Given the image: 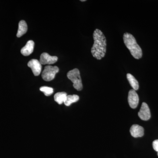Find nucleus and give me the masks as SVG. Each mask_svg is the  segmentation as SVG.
<instances>
[{
	"label": "nucleus",
	"mask_w": 158,
	"mask_h": 158,
	"mask_svg": "<svg viewBox=\"0 0 158 158\" xmlns=\"http://www.w3.org/2000/svg\"><path fill=\"white\" fill-rule=\"evenodd\" d=\"M94 40L91 49L92 56L95 59L100 60L105 56L106 51V40L105 35L100 30L96 29L93 33Z\"/></svg>",
	"instance_id": "obj_1"
},
{
	"label": "nucleus",
	"mask_w": 158,
	"mask_h": 158,
	"mask_svg": "<svg viewBox=\"0 0 158 158\" xmlns=\"http://www.w3.org/2000/svg\"><path fill=\"white\" fill-rule=\"evenodd\" d=\"M123 41L134 58L139 59L142 56V50L136 42L135 38L129 33H125L123 36Z\"/></svg>",
	"instance_id": "obj_2"
},
{
	"label": "nucleus",
	"mask_w": 158,
	"mask_h": 158,
	"mask_svg": "<svg viewBox=\"0 0 158 158\" xmlns=\"http://www.w3.org/2000/svg\"><path fill=\"white\" fill-rule=\"evenodd\" d=\"M67 77L73 83V86L76 90L80 91L83 89L81 79L80 72L77 69L69 71L67 73Z\"/></svg>",
	"instance_id": "obj_3"
},
{
	"label": "nucleus",
	"mask_w": 158,
	"mask_h": 158,
	"mask_svg": "<svg viewBox=\"0 0 158 158\" xmlns=\"http://www.w3.org/2000/svg\"><path fill=\"white\" fill-rule=\"evenodd\" d=\"M59 71V68L56 66L47 65L44 67L42 73V78L44 81H50L55 78L56 74Z\"/></svg>",
	"instance_id": "obj_4"
},
{
	"label": "nucleus",
	"mask_w": 158,
	"mask_h": 158,
	"mask_svg": "<svg viewBox=\"0 0 158 158\" xmlns=\"http://www.w3.org/2000/svg\"><path fill=\"white\" fill-rule=\"evenodd\" d=\"M128 102L130 106L132 109H135L138 106L139 103V97L134 89H131L129 92Z\"/></svg>",
	"instance_id": "obj_5"
},
{
	"label": "nucleus",
	"mask_w": 158,
	"mask_h": 158,
	"mask_svg": "<svg viewBox=\"0 0 158 158\" xmlns=\"http://www.w3.org/2000/svg\"><path fill=\"white\" fill-rule=\"evenodd\" d=\"M138 115L140 118L144 121H147L151 118V113L148 105L145 102L142 103Z\"/></svg>",
	"instance_id": "obj_6"
},
{
	"label": "nucleus",
	"mask_w": 158,
	"mask_h": 158,
	"mask_svg": "<svg viewBox=\"0 0 158 158\" xmlns=\"http://www.w3.org/2000/svg\"><path fill=\"white\" fill-rule=\"evenodd\" d=\"M28 66L32 69L33 73L35 76H38L40 74L42 70V65L40 61L37 59H33L29 61Z\"/></svg>",
	"instance_id": "obj_7"
},
{
	"label": "nucleus",
	"mask_w": 158,
	"mask_h": 158,
	"mask_svg": "<svg viewBox=\"0 0 158 158\" xmlns=\"http://www.w3.org/2000/svg\"><path fill=\"white\" fill-rule=\"evenodd\" d=\"M58 57L57 56H50L47 53H43L41 54L40 59V62L41 63V65H46V64H54L57 62L58 60Z\"/></svg>",
	"instance_id": "obj_8"
},
{
	"label": "nucleus",
	"mask_w": 158,
	"mask_h": 158,
	"mask_svg": "<svg viewBox=\"0 0 158 158\" xmlns=\"http://www.w3.org/2000/svg\"><path fill=\"white\" fill-rule=\"evenodd\" d=\"M131 135L134 138L142 137L144 135V129L142 127L138 124L132 126L130 130Z\"/></svg>",
	"instance_id": "obj_9"
},
{
	"label": "nucleus",
	"mask_w": 158,
	"mask_h": 158,
	"mask_svg": "<svg viewBox=\"0 0 158 158\" xmlns=\"http://www.w3.org/2000/svg\"><path fill=\"white\" fill-rule=\"evenodd\" d=\"M34 42L32 40H30L26 44V45L21 50V53L23 56H30L33 53L34 50Z\"/></svg>",
	"instance_id": "obj_10"
},
{
	"label": "nucleus",
	"mask_w": 158,
	"mask_h": 158,
	"mask_svg": "<svg viewBox=\"0 0 158 158\" xmlns=\"http://www.w3.org/2000/svg\"><path fill=\"white\" fill-rule=\"evenodd\" d=\"M27 25L25 21H20L19 23L18 31L17 35H16L17 37H22L24 34L27 33Z\"/></svg>",
	"instance_id": "obj_11"
},
{
	"label": "nucleus",
	"mask_w": 158,
	"mask_h": 158,
	"mask_svg": "<svg viewBox=\"0 0 158 158\" xmlns=\"http://www.w3.org/2000/svg\"><path fill=\"white\" fill-rule=\"evenodd\" d=\"M127 77L131 86L132 87L133 89L137 90L139 89V84L138 81L135 79L132 75L130 73H127Z\"/></svg>",
	"instance_id": "obj_12"
},
{
	"label": "nucleus",
	"mask_w": 158,
	"mask_h": 158,
	"mask_svg": "<svg viewBox=\"0 0 158 158\" xmlns=\"http://www.w3.org/2000/svg\"><path fill=\"white\" fill-rule=\"evenodd\" d=\"M67 96V94L65 92H58L55 94L54 96V99L55 101L57 102L59 104L61 105L64 102Z\"/></svg>",
	"instance_id": "obj_13"
},
{
	"label": "nucleus",
	"mask_w": 158,
	"mask_h": 158,
	"mask_svg": "<svg viewBox=\"0 0 158 158\" xmlns=\"http://www.w3.org/2000/svg\"><path fill=\"white\" fill-rule=\"evenodd\" d=\"M79 100V97L76 94L67 95L64 103L65 106H69L73 103L77 102Z\"/></svg>",
	"instance_id": "obj_14"
},
{
	"label": "nucleus",
	"mask_w": 158,
	"mask_h": 158,
	"mask_svg": "<svg viewBox=\"0 0 158 158\" xmlns=\"http://www.w3.org/2000/svg\"><path fill=\"white\" fill-rule=\"evenodd\" d=\"M40 90L44 93V95L46 96H50L53 93V89L51 87L43 86L40 88Z\"/></svg>",
	"instance_id": "obj_15"
},
{
	"label": "nucleus",
	"mask_w": 158,
	"mask_h": 158,
	"mask_svg": "<svg viewBox=\"0 0 158 158\" xmlns=\"http://www.w3.org/2000/svg\"><path fill=\"white\" fill-rule=\"evenodd\" d=\"M152 146L153 149L158 152V140H155L153 142Z\"/></svg>",
	"instance_id": "obj_16"
},
{
	"label": "nucleus",
	"mask_w": 158,
	"mask_h": 158,
	"mask_svg": "<svg viewBox=\"0 0 158 158\" xmlns=\"http://www.w3.org/2000/svg\"><path fill=\"white\" fill-rule=\"evenodd\" d=\"M81 2H85L86 1V0H81Z\"/></svg>",
	"instance_id": "obj_17"
},
{
	"label": "nucleus",
	"mask_w": 158,
	"mask_h": 158,
	"mask_svg": "<svg viewBox=\"0 0 158 158\" xmlns=\"http://www.w3.org/2000/svg\"><path fill=\"white\" fill-rule=\"evenodd\" d=\"M157 155H158V154H157Z\"/></svg>",
	"instance_id": "obj_18"
}]
</instances>
